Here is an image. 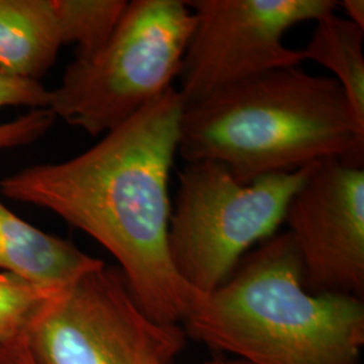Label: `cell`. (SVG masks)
Wrapping results in <instances>:
<instances>
[{
  "label": "cell",
  "instance_id": "6da1fadb",
  "mask_svg": "<svg viewBox=\"0 0 364 364\" xmlns=\"http://www.w3.org/2000/svg\"><path fill=\"white\" fill-rule=\"evenodd\" d=\"M182 109L171 87L85 153L0 180L6 197L52 210L107 248L142 312L165 326H181L200 294L173 267L168 243Z\"/></svg>",
  "mask_w": 364,
  "mask_h": 364
},
{
  "label": "cell",
  "instance_id": "7a4b0ae2",
  "mask_svg": "<svg viewBox=\"0 0 364 364\" xmlns=\"http://www.w3.org/2000/svg\"><path fill=\"white\" fill-rule=\"evenodd\" d=\"M178 153L218 162L248 185L324 159L363 168L364 131L335 78L291 66L183 105Z\"/></svg>",
  "mask_w": 364,
  "mask_h": 364
},
{
  "label": "cell",
  "instance_id": "3957f363",
  "mask_svg": "<svg viewBox=\"0 0 364 364\" xmlns=\"http://www.w3.org/2000/svg\"><path fill=\"white\" fill-rule=\"evenodd\" d=\"M186 338L251 364H360L363 299L312 294L289 232L243 257L224 284L196 297Z\"/></svg>",
  "mask_w": 364,
  "mask_h": 364
},
{
  "label": "cell",
  "instance_id": "277c9868",
  "mask_svg": "<svg viewBox=\"0 0 364 364\" xmlns=\"http://www.w3.org/2000/svg\"><path fill=\"white\" fill-rule=\"evenodd\" d=\"M193 27L186 1H129L105 49L66 68L49 109L93 136L115 130L173 87Z\"/></svg>",
  "mask_w": 364,
  "mask_h": 364
},
{
  "label": "cell",
  "instance_id": "5b68a950",
  "mask_svg": "<svg viewBox=\"0 0 364 364\" xmlns=\"http://www.w3.org/2000/svg\"><path fill=\"white\" fill-rule=\"evenodd\" d=\"M311 165L248 185L218 162H186L170 215V259L182 281L207 294L227 281L248 248L275 235Z\"/></svg>",
  "mask_w": 364,
  "mask_h": 364
},
{
  "label": "cell",
  "instance_id": "8992f818",
  "mask_svg": "<svg viewBox=\"0 0 364 364\" xmlns=\"http://www.w3.org/2000/svg\"><path fill=\"white\" fill-rule=\"evenodd\" d=\"M186 338L181 326L149 318L122 272L105 264L53 299L26 346L36 364H173Z\"/></svg>",
  "mask_w": 364,
  "mask_h": 364
},
{
  "label": "cell",
  "instance_id": "52a82bcc",
  "mask_svg": "<svg viewBox=\"0 0 364 364\" xmlns=\"http://www.w3.org/2000/svg\"><path fill=\"white\" fill-rule=\"evenodd\" d=\"M195 27L178 73L183 105L236 82L299 66L301 50L284 45L291 27L336 11L335 0H191Z\"/></svg>",
  "mask_w": 364,
  "mask_h": 364
},
{
  "label": "cell",
  "instance_id": "ba28073f",
  "mask_svg": "<svg viewBox=\"0 0 364 364\" xmlns=\"http://www.w3.org/2000/svg\"><path fill=\"white\" fill-rule=\"evenodd\" d=\"M284 221L309 293L363 299V168L340 159L312 164Z\"/></svg>",
  "mask_w": 364,
  "mask_h": 364
},
{
  "label": "cell",
  "instance_id": "9c48e42d",
  "mask_svg": "<svg viewBox=\"0 0 364 364\" xmlns=\"http://www.w3.org/2000/svg\"><path fill=\"white\" fill-rule=\"evenodd\" d=\"M105 264L70 242L22 220L0 201V272L39 287L65 290Z\"/></svg>",
  "mask_w": 364,
  "mask_h": 364
},
{
  "label": "cell",
  "instance_id": "30bf717a",
  "mask_svg": "<svg viewBox=\"0 0 364 364\" xmlns=\"http://www.w3.org/2000/svg\"><path fill=\"white\" fill-rule=\"evenodd\" d=\"M61 45L53 0H0V70L37 80Z\"/></svg>",
  "mask_w": 364,
  "mask_h": 364
},
{
  "label": "cell",
  "instance_id": "8fae6325",
  "mask_svg": "<svg viewBox=\"0 0 364 364\" xmlns=\"http://www.w3.org/2000/svg\"><path fill=\"white\" fill-rule=\"evenodd\" d=\"M363 42V27L333 11L316 21L311 41L301 53L304 61H314L336 76L356 124L364 131Z\"/></svg>",
  "mask_w": 364,
  "mask_h": 364
},
{
  "label": "cell",
  "instance_id": "7c38bea8",
  "mask_svg": "<svg viewBox=\"0 0 364 364\" xmlns=\"http://www.w3.org/2000/svg\"><path fill=\"white\" fill-rule=\"evenodd\" d=\"M63 43H77L80 60L103 50L126 11L124 0H53Z\"/></svg>",
  "mask_w": 364,
  "mask_h": 364
},
{
  "label": "cell",
  "instance_id": "4fadbf2b",
  "mask_svg": "<svg viewBox=\"0 0 364 364\" xmlns=\"http://www.w3.org/2000/svg\"><path fill=\"white\" fill-rule=\"evenodd\" d=\"M63 291L0 272V343L26 340L30 328Z\"/></svg>",
  "mask_w": 364,
  "mask_h": 364
},
{
  "label": "cell",
  "instance_id": "5bb4252c",
  "mask_svg": "<svg viewBox=\"0 0 364 364\" xmlns=\"http://www.w3.org/2000/svg\"><path fill=\"white\" fill-rule=\"evenodd\" d=\"M52 91L46 90L38 80L21 77L0 70V108L30 107L33 109L49 108Z\"/></svg>",
  "mask_w": 364,
  "mask_h": 364
},
{
  "label": "cell",
  "instance_id": "9a60e30c",
  "mask_svg": "<svg viewBox=\"0 0 364 364\" xmlns=\"http://www.w3.org/2000/svg\"><path fill=\"white\" fill-rule=\"evenodd\" d=\"M55 115L49 108L33 109L23 117L0 124V150L36 142L50 130Z\"/></svg>",
  "mask_w": 364,
  "mask_h": 364
},
{
  "label": "cell",
  "instance_id": "2e32d148",
  "mask_svg": "<svg viewBox=\"0 0 364 364\" xmlns=\"http://www.w3.org/2000/svg\"><path fill=\"white\" fill-rule=\"evenodd\" d=\"M0 364H36L27 350L26 340L0 343Z\"/></svg>",
  "mask_w": 364,
  "mask_h": 364
},
{
  "label": "cell",
  "instance_id": "e0dca14e",
  "mask_svg": "<svg viewBox=\"0 0 364 364\" xmlns=\"http://www.w3.org/2000/svg\"><path fill=\"white\" fill-rule=\"evenodd\" d=\"M344 11L347 13V19L355 25L364 28V1L363 0H344L340 3Z\"/></svg>",
  "mask_w": 364,
  "mask_h": 364
},
{
  "label": "cell",
  "instance_id": "ac0fdd59",
  "mask_svg": "<svg viewBox=\"0 0 364 364\" xmlns=\"http://www.w3.org/2000/svg\"><path fill=\"white\" fill-rule=\"evenodd\" d=\"M205 364H251L243 360V359H237V360H225V359H215V360H210L207 362Z\"/></svg>",
  "mask_w": 364,
  "mask_h": 364
}]
</instances>
